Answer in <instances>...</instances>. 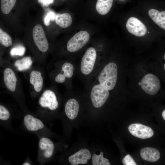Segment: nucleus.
<instances>
[{"mask_svg": "<svg viewBox=\"0 0 165 165\" xmlns=\"http://www.w3.org/2000/svg\"><path fill=\"white\" fill-rule=\"evenodd\" d=\"M118 68L116 64L109 63L104 68L98 78L100 83L108 90H112L116 83Z\"/></svg>", "mask_w": 165, "mask_h": 165, "instance_id": "f257e3e1", "label": "nucleus"}, {"mask_svg": "<svg viewBox=\"0 0 165 165\" xmlns=\"http://www.w3.org/2000/svg\"><path fill=\"white\" fill-rule=\"evenodd\" d=\"M23 124L28 132L33 134L38 137L44 136L46 127L42 120L31 113H27L23 117Z\"/></svg>", "mask_w": 165, "mask_h": 165, "instance_id": "f03ea898", "label": "nucleus"}, {"mask_svg": "<svg viewBox=\"0 0 165 165\" xmlns=\"http://www.w3.org/2000/svg\"><path fill=\"white\" fill-rule=\"evenodd\" d=\"M38 144L37 161L42 164L50 159L53 156L55 150V145L50 138L45 136L38 137Z\"/></svg>", "mask_w": 165, "mask_h": 165, "instance_id": "7ed1b4c3", "label": "nucleus"}, {"mask_svg": "<svg viewBox=\"0 0 165 165\" xmlns=\"http://www.w3.org/2000/svg\"><path fill=\"white\" fill-rule=\"evenodd\" d=\"M140 85L146 93L153 95L158 92L161 84L160 79L157 76L152 74H148L142 78Z\"/></svg>", "mask_w": 165, "mask_h": 165, "instance_id": "20e7f679", "label": "nucleus"}, {"mask_svg": "<svg viewBox=\"0 0 165 165\" xmlns=\"http://www.w3.org/2000/svg\"><path fill=\"white\" fill-rule=\"evenodd\" d=\"M109 95L108 90L100 84L94 85L90 94L91 99L94 107H101L108 99Z\"/></svg>", "mask_w": 165, "mask_h": 165, "instance_id": "39448f33", "label": "nucleus"}, {"mask_svg": "<svg viewBox=\"0 0 165 165\" xmlns=\"http://www.w3.org/2000/svg\"><path fill=\"white\" fill-rule=\"evenodd\" d=\"M90 37L89 34L86 31H82L76 33L68 42V50L71 52L79 50L88 42Z\"/></svg>", "mask_w": 165, "mask_h": 165, "instance_id": "423d86ee", "label": "nucleus"}, {"mask_svg": "<svg viewBox=\"0 0 165 165\" xmlns=\"http://www.w3.org/2000/svg\"><path fill=\"white\" fill-rule=\"evenodd\" d=\"M97 53L93 47L88 48L82 57L80 69L82 74L85 75L90 74L92 71L95 62Z\"/></svg>", "mask_w": 165, "mask_h": 165, "instance_id": "0eeeda50", "label": "nucleus"}, {"mask_svg": "<svg viewBox=\"0 0 165 165\" xmlns=\"http://www.w3.org/2000/svg\"><path fill=\"white\" fill-rule=\"evenodd\" d=\"M38 103L42 108H47L51 111L56 110L59 106L55 94L50 90H46L43 92L39 98Z\"/></svg>", "mask_w": 165, "mask_h": 165, "instance_id": "6e6552de", "label": "nucleus"}, {"mask_svg": "<svg viewBox=\"0 0 165 165\" xmlns=\"http://www.w3.org/2000/svg\"><path fill=\"white\" fill-rule=\"evenodd\" d=\"M32 35L34 42L38 49L43 52H46L48 49L49 43L41 25L38 24L35 26Z\"/></svg>", "mask_w": 165, "mask_h": 165, "instance_id": "1a4fd4ad", "label": "nucleus"}, {"mask_svg": "<svg viewBox=\"0 0 165 165\" xmlns=\"http://www.w3.org/2000/svg\"><path fill=\"white\" fill-rule=\"evenodd\" d=\"M126 27L129 32L138 37L145 36L147 31L145 25L138 19L134 17L128 19Z\"/></svg>", "mask_w": 165, "mask_h": 165, "instance_id": "9d476101", "label": "nucleus"}, {"mask_svg": "<svg viewBox=\"0 0 165 165\" xmlns=\"http://www.w3.org/2000/svg\"><path fill=\"white\" fill-rule=\"evenodd\" d=\"M128 129L132 135L141 139H147L154 134V131L150 127L140 123L132 124Z\"/></svg>", "mask_w": 165, "mask_h": 165, "instance_id": "9b49d317", "label": "nucleus"}, {"mask_svg": "<svg viewBox=\"0 0 165 165\" xmlns=\"http://www.w3.org/2000/svg\"><path fill=\"white\" fill-rule=\"evenodd\" d=\"M91 155L90 151L87 148L79 150L68 157V161L72 165L85 164L90 159Z\"/></svg>", "mask_w": 165, "mask_h": 165, "instance_id": "f8f14e48", "label": "nucleus"}, {"mask_svg": "<svg viewBox=\"0 0 165 165\" xmlns=\"http://www.w3.org/2000/svg\"><path fill=\"white\" fill-rule=\"evenodd\" d=\"M79 109L77 101L74 99H71L66 103L64 108L65 114L69 119L73 120L77 116Z\"/></svg>", "mask_w": 165, "mask_h": 165, "instance_id": "ddd939ff", "label": "nucleus"}, {"mask_svg": "<svg viewBox=\"0 0 165 165\" xmlns=\"http://www.w3.org/2000/svg\"><path fill=\"white\" fill-rule=\"evenodd\" d=\"M140 155L143 160L151 162L156 161L160 157V153L158 150L150 147L142 148L140 151Z\"/></svg>", "mask_w": 165, "mask_h": 165, "instance_id": "4468645a", "label": "nucleus"}, {"mask_svg": "<svg viewBox=\"0 0 165 165\" xmlns=\"http://www.w3.org/2000/svg\"><path fill=\"white\" fill-rule=\"evenodd\" d=\"M4 81L7 88L10 91H15L17 79L13 71L10 68H6L4 72Z\"/></svg>", "mask_w": 165, "mask_h": 165, "instance_id": "2eb2a0df", "label": "nucleus"}, {"mask_svg": "<svg viewBox=\"0 0 165 165\" xmlns=\"http://www.w3.org/2000/svg\"><path fill=\"white\" fill-rule=\"evenodd\" d=\"M74 68L73 65L69 62L64 63L62 67V72L58 74L55 78V81L59 83L64 82L65 78H70L73 75Z\"/></svg>", "mask_w": 165, "mask_h": 165, "instance_id": "dca6fc26", "label": "nucleus"}, {"mask_svg": "<svg viewBox=\"0 0 165 165\" xmlns=\"http://www.w3.org/2000/svg\"><path fill=\"white\" fill-rule=\"evenodd\" d=\"M148 14L152 20L161 28L165 29V11L160 12L152 9L148 12Z\"/></svg>", "mask_w": 165, "mask_h": 165, "instance_id": "f3484780", "label": "nucleus"}, {"mask_svg": "<svg viewBox=\"0 0 165 165\" xmlns=\"http://www.w3.org/2000/svg\"><path fill=\"white\" fill-rule=\"evenodd\" d=\"M30 82L33 85L36 92H40L43 85V79L41 73L37 71H32L30 74Z\"/></svg>", "mask_w": 165, "mask_h": 165, "instance_id": "a211bd4d", "label": "nucleus"}, {"mask_svg": "<svg viewBox=\"0 0 165 165\" xmlns=\"http://www.w3.org/2000/svg\"><path fill=\"white\" fill-rule=\"evenodd\" d=\"M55 20L56 23L63 28L70 26L72 20L71 15L68 13L57 14L55 16Z\"/></svg>", "mask_w": 165, "mask_h": 165, "instance_id": "6ab92c4d", "label": "nucleus"}, {"mask_svg": "<svg viewBox=\"0 0 165 165\" xmlns=\"http://www.w3.org/2000/svg\"><path fill=\"white\" fill-rule=\"evenodd\" d=\"M113 0H97L96 5L97 12L102 15L108 13L113 4Z\"/></svg>", "mask_w": 165, "mask_h": 165, "instance_id": "aec40b11", "label": "nucleus"}, {"mask_svg": "<svg viewBox=\"0 0 165 165\" xmlns=\"http://www.w3.org/2000/svg\"><path fill=\"white\" fill-rule=\"evenodd\" d=\"M32 62L31 57H25L16 61L14 63V65L18 71H22L29 69L32 65Z\"/></svg>", "mask_w": 165, "mask_h": 165, "instance_id": "412c9836", "label": "nucleus"}, {"mask_svg": "<svg viewBox=\"0 0 165 165\" xmlns=\"http://www.w3.org/2000/svg\"><path fill=\"white\" fill-rule=\"evenodd\" d=\"M16 0H1V9L4 14L9 13L14 6Z\"/></svg>", "mask_w": 165, "mask_h": 165, "instance_id": "4be33fe9", "label": "nucleus"}, {"mask_svg": "<svg viewBox=\"0 0 165 165\" xmlns=\"http://www.w3.org/2000/svg\"><path fill=\"white\" fill-rule=\"evenodd\" d=\"M92 161L93 165H111L108 160L104 157L102 152H101L98 155L94 154L92 156Z\"/></svg>", "mask_w": 165, "mask_h": 165, "instance_id": "5701e85b", "label": "nucleus"}, {"mask_svg": "<svg viewBox=\"0 0 165 165\" xmlns=\"http://www.w3.org/2000/svg\"><path fill=\"white\" fill-rule=\"evenodd\" d=\"M0 43L6 47L12 45V38L10 35L0 28Z\"/></svg>", "mask_w": 165, "mask_h": 165, "instance_id": "b1692460", "label": "nucleus"}, {"mask_svg": "<svg viewBox=\"0 0 165 165\" xmlns=\"http://www.w3.org/2000/svg\"><path fill=\"white\" fill-rule=\"evenodd\" d=\"M12 117L9 110L4 106L0 105V120L3 122L11 121Z\"/></svg>", "mask_w": 165, "mask_h": 165, "instance_id": "393cba45", "label": "nucleus"}, {"mask_svg": "<svg viewBox=\"0 0 165 165\" xmlns=\"http://www.w3.org/2000/svg\"><path fill=\"white\" fill-rule=\"evenodd\" d=\"M26 51L25 47L21 45H18L12 48L10 50V54L12 56H22Z\"/></svg>", "mask_w": 165, "mask_h": 165, "instance_id": "a878e982", "label": "nucleus"}, {"mask_svg": "<svg viewBox=\"0 0 165 165\" xmlns=\"http://www.w3.org/2000/svg\"><path fill=\"white\" fill-rule=\"evenodd\" d=\"M55 14L53 11L49 12L44 19V24L46 26H49L50 23V21H53L55 20Z\"/></svg>", "mask_w": 165, "mask_h": 165, "instance_id": "bb28decb", "label": "nucleus"}, {"mask_svg": "<svg viewBox=\"0 0 165 165\" xmlns=\"http://www.w3.org/2000/svg\"><path fill=\"white\" fill-rule=\"evenodd\" d=\"M122 162L124 165H136L137 164L132 157L127 154L123 158Z\"/></svg>", "mask_w": 165, "mask_h": 165, "instance_id": "cd10ccee", "label": "nucleus"}, {"mask_svg": "<svg viewBox=\"0 0 165 165\" xmlns=\"http://www.w3.org/2000/svg\"><path fill=\"white\" fill-rule=\"evenodd\" d=\"M23 165H33V163L31 160L29 156H27L25 160L22 163Z\"/></svg>", "mask_w": 165, "mask_h": 165, "instance_id": "c85d7f7f", "label": "nucleus"}, {"mask_svg": "<svg viewBox=\"0 0 165 165\" xmlns=\"http://www.w3.org/2000/svg\"><path fill=\"white\" fill-rule=\"evenodd\" d=\"M162 116L163 119L165 120V110H164L162 113Z\"/></svg>", "mask_w": 165, "mask_h": 165, "instance_id": "c756f323", "label": "nucleus"}, {"mask_svg": "<svg viewBox=\"0 0 165 165\" xmlns=\"http://www.w3.org/2000/svg\"><path fill=\"white\" fill-rule=\"evenodd\" d=\"M164 70H165V64H164Z\"/></svg>", "mask_w": 165, "mask_h": 165, "instance_id": "7c9ffc66", "label": "nucleus"}, {"mask_svg": "<svg viewBox=\"0 0 165 165\" xmlns=\"http://www.w3.org/2000/svg\"><path fill=\"white\" fill-rule=\"evenodd\" d=\"M165 54H164V59L165 58Z\"/></svg>", "mask_w": 165, "mask_h": 165, "instance_id": "2f4dec72", "label": "nucleus"}]
</instances>
